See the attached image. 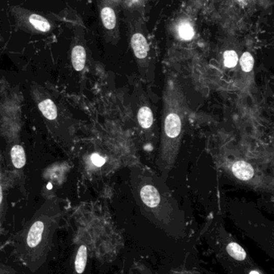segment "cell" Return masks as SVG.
<instances>
[{"label": "cell", "instance_id": "cell-1", "mask_svg": "<svg viewBox=\"0 0 274 274\" xmlns=\"http://www.w3.org/2000/svg\"><path fill=\"white\" fill-rule=\"evenodd\" d=\"M187 105L182 86L177 79L169 78L163 87L161 134L156 160V166L165 180L178 157L188 113Z\"/></svg>", "mask_w": 274, "mask_h": 274}, {"label": "cell", "instance_id": "cell-2", "mask_svg": "<svg viewBox=\"0 0 274 274\" xmlns=\"http://www.w3.org/2000/svg\"><path fill=\"white\" fill-rule=\"evenodd\" d=\"M13 15L18 26L32 33H46L51 30V23L45 17L26 9L15 8Z\"/></svg>", "mask_w": 274, "mask_h": 274}, {"label": "cell", "instance_id": "cell-3", "mask_svg": "<svg viewBox=\"0 0 274 274\" xmlns=\"http://www.w3.org/2000/svg\"><path fill=\"white\" fill-rule=\"evenodd\" d=\"M136 104L137 124L146 139H152L155 135L154 115L149 100L144 95L138 98Z\"/></svg>", "mask_w": 274, "mask_h": 274}, {"label": "cell", "instance_id": "cell-4", "mask_svg": "<svg viewBox=\"0 0 274 274\" xmlns=\"http://www.w3.org/2000/svg\"><path fill=\"white\" fill-rule=\"evenodd\" d=\"M37 100L38 107L44 118L49 121H54L58 119V108L51 98L39 96Z\"/></svg>", "mask_w": 274, "mask_h": 274}, {"label": "cell", "instance_id": "cell-5", "mask_svg": "<svg viewBox=\"0 0 274 274\" xmlns=\"http://www.w3.org/2000/svg\"><path fill=\"white\" fill-rule=\"evenodd\" d=\"M131 43L134 54L138 60H145L148 57L149 51V43L143 35L141 33L134 34L131 37Z\"/></svg>", "mask_w": 274, "mask_h": 274}, {"label": "cell", "instance_id": "cell-6", "mask_svg": "<svg viewBox=\"0 0 274 274\" xmlns=\"http://www.w3.org/2000/svg\"><path fill=\"white\" fill-rule=\"evenodd\" d=\"M44 227H45L44 222L41 220L36 221L31 226L29 234H28V238H26V243L30 248H35L40 244L43 237Z\"/></svg>", "mask_w": 274, "mask_h": 274}, {"label": "cell", "instance_id": "cell-7", "mask_svg": "<svg viewBox=\"0 0 274 274\" xmlns=\"http://www.w3.org/2000/svg\"><path fill=\"white\" fill-rule=\"evenodd\" d=\"M233 175L241 180H249L254 177V170L251 165L245 161H237L232 167Z\"/></svg>", "mask_w": 274, "mask_h": 274}, {"label": "cell", "instance_id": "cell-8", "mask_svg": "<svg viewBox=\"0 0 274 274\" xmlns=\"http://www.w3.org/2000/svg\"><path fill=\"white\" fill-rule=\"evenodd\" d=\"M86 51L83 46L76 45L73 47L72 51V64L75 71H83L86 64Z\"/></svg>", "mask_w": 274, "mask_h": 274}, {"label": "cell", "instance_id": "cell-9", "mask_svg": "<svg viewBox=\"0 0 274 274\" xmlns=\"http://www.w3.org/2000/svg\"><path fill=\"white\" fill-rule=\"evenodd\" d=\"M11 158L12 165L15 169H21L26 165V153L24 149L20 145H15L11 149Z\"/></svg>", "mask_w": 274, "mask_h": 274}, {"label": "cell", "instance_id": "cell-10", "mask_svg": "<svg viewBox=\"0 0 274 274\" xmlns=\"http://www.w3.org/2000/svg\"><path fill=\"white\" fill-rule=\"evenodd\" d=\"M101 19L103 22V26H105V29L107 30H112L114 29L117 24V17L116 14L113 8H103L101 11Z\"/></svg>", "mask_w": 274, "mask_h": 274}, {"label": "cell", "instance_id": "cell-11", "mask_svg": "<svg viewBox=\"0 0 274 274\" xmlns=\"http://www.w3.org/2000/svg\"><path fill=\"white\" fill-rule=\"evenodd\" d=\"M87 258H88V254H87L86 246L81 245L78 250L77 254L75 257V266L77 273H83L86 267Z\"/></svg>", "mask_w": 274, "mask_h": 274}, {"label": "cell", "instance_id": "cell-12", "mask_svg": "<svg viewBox=\"0 0 274 274\" xmlns=\"http://www.w3.org/2000/svg\"><path fill=\"white\" fill-rule=\"evenodd\" d=\"M228 254L231 256L233 258L237 261H244L246 257V253L244 249L241 246L239 245L237 243L231 242L228 244L227 248Z\"/></svg>", "mask_w": 274, "mask_h": 274}, {"label": "cell", "instance_id": "cell-13", "mask_svg": "<svg viewBox=\"0 0 274 274\" xmlns=\"http://www.w3.org/2000/svg\"><path fill=\"white\" fill-rule=\"evenodd\" d=\"M179 36L184 40H191L195 32L191 25L188 23H182L178 28Z\"/></svg>", "mask_w": 274, "mask_h": 274}, {"label": "cell", "instance_id": "cell-14", "mask_svg": "<svg viewBox=\"0 0 274 274\" xmlns=\"http://www.w3.org/2000/svg\"><path fill=\"white\" fill-rule=\"evenodd\" d=\"M240 66L244 72H251L254 68V57L250 52L243 53L240 60Z\"/></svg>", "mask_w": 274, "mask_h": 274}, {"label": "cell", "instance_id": "cell-15", "mask_svg": "<svg viewBox=\"0 0 274 274\" xmlns=\"http://www.w3.org/2000/svg\"><path fill=\"white\" fill-rule=\"evenodd\" d=\"M238 62V56L233 50L225 51L224 53V64L226 68H233L236 67Z\"/></svg>", "mask_w": 274, "mask_h": 274}, {"label": "cell", "instance_id": "cell-16", "mask_svg": "<svg viewBox=\"0 0 274 274\" xmlns=\"http://www.w3.org/2000/svg\"><path fill=\"white\" fill-rule=\"evenodd\" d=\"M91 159H92V163H93L95 166H96V167H101V166H103L106 162V160L104 158L102 157V156H100L99 154H96V153L92 155Z\"/></svg>", "mask_w": 274, "mask_h": 274}, {"label": "cell", "instance_id": "cell-17", "mask_svg": "<svg viewBox=\"0 0 274 274\" xmlns=\"http://www.w3.org/2000/svg\"><path fill=\"white\" fill-rule=\"evenodd\" d=\"M3 201V189H2V186H1V184H0V205H1V204H2Z\"/></svg>", "mask_w": 274, "mask_h": 274}, {"label": "cell", "instance_id": "cell-18", "mask_svg": "<svg viewBox=\"0 0 274 274\" xmlns=\"http://www.w3.org/2000/svg\"><path fill=\"white\" fill-rule=\"evenodd\" d=\"M236 1H237V3H239V4H242L243 5V4H245L248 0H236Z\"/></svg>", "mask_w": 274, "mask_h": 274}, {"label": "cell", "instance_id": "cell-19", "mask_svg": "<svg viewBox=\"0 0 274 274\" xmlns=\"http://www.w3.org/2000/svg\"><path fill=\"white\" fill-rule=\"evenodd\" d=\"M250 274H259V272H257V271H251V272H250Z\"/></svg>", "mask_w": 274, "mask_h": 274}]
</instances>
